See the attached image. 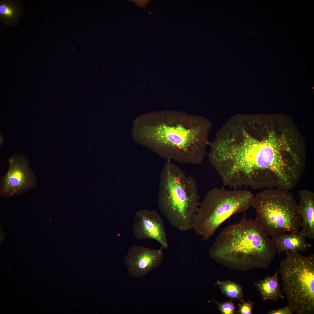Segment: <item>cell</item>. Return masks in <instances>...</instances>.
<instances>
[{
    "label": "cell",
    "mask_w": 314,
    "mask_h": 314,
    "mask_svg": "<svg viewBox=\"0 0 314 314\" xmlns=\"http://www.w3.org/2000/svg\"><path fill=\"white\" fill-rule=\"evenodd\" d=\"M20 15L18 7L13 1H6L0 2L1 19L8 24L15 22Z\"/></svg>",
    "instance_id": "15"
},
{
    "label": "cell",
    "mask_w": 314,
    "mask_h": 314,
    "mask_svg": "<svg viewBox=\"0 0 314 314\" xmlns=\"http://www.w3.org/2000/svg\"><path fill=\"white\" fill-rule=\"evenodd\" d=\"M133 227L137 239H154L160 243L162 250L168 247L163 220L156 211L145 209L137 211L134 215Z\"/></svg>",
    "instance_id": "9"
},
{
    "label": "cell",
    "mask_w": 314,
    "mask_h": 314,
    "mask_svg": "<svg viewBox=\"0 0 314 314\" xmlns=\"http://www.w3.org/2000/svg\"><path fill=\"white\" fill-rule=\"evenodd\" d=\"M240 143L226 149V170L237 187L286 190L299 174L291 148L283 144L273 134L259 140L243 133Z\"/></svg>",
    "instance_id": "1"
},
{
    "label": "cell",
    "mask_w": 314,
    "mask_h": 314,
    "mask_svg": "<svg viewBox=\"0 0 314 314\" xmlns=\"http://www.w3.org/2000/svg\"><path fill=\"white\" fill-rule=\"evenodd\" d=\"M298 204L301 222V231L306 238L314 239V193L307 189L299 192Z\"/></svg>",
    "instance_id": "12"
},
{
    "label": "cell",
    "mask_w": 314,
    "mask_h": 314,
    "mask_svg": "<svg viewBox=\"0 0 314 314\" xmlns=\"http://www.w3.org/2000/svg\"><path fill=\"white\" fill-rule=\"evenodd\" d=\"M276 252L271 238L253 219L225 227L209 250L217 263L243 271L267 268Z\"/></svg>",
    "instance_id": "3"
},
{
    "label": "cell",
    "mask_w": 314,
    "mask_h": 314,
    "mask_svg": "<svg viewBox=\"0 0 314 314\" xmlns=\"http://www.w3.org/2000/svg\"><path fill=\"white\" fill-rule=\"evenodd\" d=\"M36 179L24 157L15 155L9 161L6 174L2 177L0 193L3 197L19 195L34 187Z\"/></svg>",
    "instance_id": "8"
},
{
    "label": "cell",
    "mask_w": 314,
    "mask_h": 314,
    "mask_svg": "<svg viewBox=\"0 0 314 314\" xmlns=\"http://www.w3.org/2000/svg\"><path fill=\"white\" fill-rule=\"evenodd\" d=\"M279 269H277L273 275H267L264 279L254 283L263 300H270L276 301L281 298H285L279 283Z\"/></svg>",
    "instance_id": "13"
},
{
    "label": "cell",
    "mask_w": 314,
    "mask_h": 314,
    "mask_svg": "<svg viewBox=\"0 0 314 314\" xmlns=\"http://www.w3.org/2000/svg\"><path fill=\"white\" fill-rule=\"evenodd\" d=\"M144 129L150 147L167 160L197 165L202 161L208 143L209 121L176 111L153 116Z\"/></svg>",
    "instance_id": "2"
},
{
    "label": "cell",
    "mask_w": 314,
    "mask_h": 314,
    "mask_svg": "<svg viewBox=\"0 0 314 314\" xmlns=\"http://www.w3.org/2000/svg\"><path fill=\"white\" fill-rule=\"evenodd\" d=\"M217 307L221 313L223 314H233L235 313L236 306L231 301H228L223 303L216 302Z\"/></svg>",
    "instance_id": "16"
},
{
    "label": "cell",
    "mask_w": 314,
    "mask_h": 314,
    "mask_svg": "<svg viewBox=\"0 0 314 314\" xmlns=\"http://www.w3.org/2000/svg\"><path fill=\"white\" fill-rule=\"evenodd\" d=\"M199 199L195 179L167 160L161 174L158 204L171 225L182 231L193 229Z\"/></svg>",
    "instance_id": "4"
},
{
    "label": "cell",
    "mask_w": 314,
    "mask_h": 314,
    "mask_svg": "<svg viewBox=\"0 0 314 314\" xmlns=\"http://www.w3.org/2000/svg\"><path fill=\"white\" fill-rule=\"evenodd\" d=\"M242 304L240 303L238 304L239 309L236 313L238 314H252V309L253 302L249 301H243Z\"/></svg>",
    "instance_id": "17"
},
{
    "label": "cell",
    "mask_w": 314,
    "mask_h": 314,
    "mask_svg": "<svg viewBox=\"0 0 314 314\" xmlns=\"http://www.w3.org/2000/svg\"><path fill=\"white\" fill-rule=\"evenodd\" d=\"M217 284L222 292L231 300L244 301L242 286L235 282L229 280L217 281Z\"/></svg>",
    "instance_id": "14"
},
{
    "label": "cell",
    "mask_w": 314,
    "mask_h": 314,
    "mask_svg": "<svg viewBox=\"0 0 314 314\" xmlns=\"http://www.w3.org/2000/svg\"><path fill=\"white\" fill-rule=\"evenodd\" d=\"M280 273L288 305L297 314L314 313V255L286 252Z\"/></svg>",
    "instance_id": "7"
},
{
    "label": "cell",
    "mask_w": 314,
    "mask_h": 314,
    "mask_svg": "<svg viewBox=\"0 0 314 314\" xmlns=\"http://www.w3.org/2000/svg\"><path fill=\"white\" fill-rule=\"evenodd\" d=\"M163 257L160 249H154L135 245L129 250L124 263L130 276L140 278L159 266Z\"/></svg>",
    "instance_id": "10"
},
{
    "label": "cell",
    "mask_w": 314,
    "mask_h": 314,
    "mask_svg": "<svg viewBox=\"0 0 314 314\" xmlns=\"http://www.w3.org/2000/svg\"><path fill=\"white\" fill-rule=\"evenodd\" d=\"M294 313L291 307L288 305L282 308L272 309L267 314H292Z\"/></svg>",
    "instance_id": "18"
},
{
    "label": "cell",
    "mask_w": 314,
    "mask_h": 314,
    "mask_svg": "<svg viewBox=\"0 0 314 314\" xmlns=\"http://www.w3.org/2000/svg\"><path fill=\"white\" fill-rule=\"evenodd\" d=\"M305 235L301 231L281 233L272 237L276 251L279 254L289 251L304 252L311 246L306 240Z\"/></svg>",
    "instance_id": "11"
},
{
    "label": "cell",
    "mask_w": 314,
    "mask_h": 314,
    "mask_svg": "<svg viewBox=\"0 0 314 314\" xmlns=\"http://www.w3.org/2000/svg\"><path fill=\"white\" fill-rule=\"evenodd\" d=\"M254 198L246 189H212L199 204L193 229L204 239H209L228 218L252 206Z\"/></svg>",
    "instance_id": "6"
},
{
    "label": "cell",
    "mask_w": 314,
    "mask_h": 314,
    "mask_svg": "<svg viewBox=\"0 0 314 314\" xmlns=\"http://www.w3.org/2000/svg\"><path fill=\"white\" fill-rule=\"evenodd\" d=\"M252 206L255 211V220L271 237L297 231L301 227L298 204L289 190L266 189L254 196Z\"/></svg>",
    "instance_id": "5"
}]
</instances>
